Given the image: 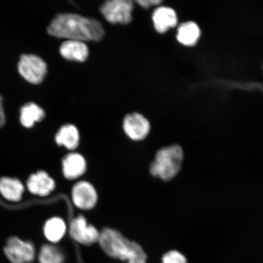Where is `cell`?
Instances as JSON below:
<instances>
[{
	"instance_id": "1",
	"label": "cell",
	"mask_w": 263,
	"mask_h": 263,
	"mask_svg": "<svg viewBox=\"0 0 263 263\" xmlns=\"http://www.w3.org/2000/svg\"><path fill=\"white\" fill-rule=\"evenodd\" d=\"M48 32L55 37L84 42L100 41L105 35L103 25L96 19L71 13L55 16Z\"/></svg>"
},
{
	"instance_id": "2",
	"label": "cell",
	"mask_w": 263,
	"mask_h": 263,
	"mask_svg": "<svg viewBox=\"0 0 263 263\" xmlns=\"http://www.w3.org/2000/svg\"><path fill=\"white\" fill-rule=\"evenodd\" d=\"M98 243L111 258L127 263H146L147 256L143 248L117 230L104 229L101 232Z\"/></svg>"
},
{
	"instance_id": "3",
	"label": "cell",
	"mask_w": 263,
	"mask_h": 263,
	"mask_svg": "<svg viewBox=\"0 0 263 263\" xmlns=\"http://www.w3.org/2000/svg\"><path fill=\"white\" fill-rule=\"evenodd\" d=\"M184 153L177 144L164 147L157 151L150 166V173L154 177L164 181L172 180L182 167Z\"/></svg>"
},
{
	"instance_id": "4",
	"label": "cell",
	"mask_w": 263,
	"mask_h": 263,
	"mask_svg": "<svg viewBox=\"0 0 263 263\" xmlns=\"http://www.w3.org/2000/svg\"><path fill=\"white\" fill-rule=\"evenodd\" d=\"M133 9L129 0H110L101 5L100 11L110 24L127 25L133 21Z\"/></svg>"
},
{
	"instance_id": "5",
	"label": "cell",
	"mask_w": 263,
	"mask_h": 263,
	"mask_svg": "<svg viewBox=\"0 0 263 263\" xmlns=\"http://www.w3.org/2000/svg\"><path fill=\"white\" fill-rule=\"evenodd\" d=\"M20 74L30 83L39 84L47 73V66L43 59L34 54H23L18 64Z\"/></svg>"
},
{
	"instance_id": "6",
	"label": "cell",
	"mask_w": 263,
	"mask_h": 263,
	"mask_svg": "<svg viewBox=\"0 0 263 263\" xmlns=\"http://www.w3.org/2000/svg\"><path fill=\"white\" fill-rule=\"evenodd\" d=\"M72 239L79 244L90 246L98 242L101 232L88 223L84 216L80 215L72 220L69 226Z\"/></svg>"
},
{
	"instance_id": "7",
	"label": "cell",
	"mask_w": 263,
	"mask_h": 263,
	"mask_svg": "<svg viewBox=\"0 0 263 263\" xmlns=\"http://www.w3.org/2000/svg\"><path fill=\"white\" fill-rule=\"evenodd\" d=\"M71 199L77 208L90 210L98 202V193L94 186L85 180L76 183L71 190Z\"/></svg>"
},
{
	"instance_id": "8",
	"label": "cell",
	"mask_w": 263,
	"mask_h": 263,
	"mask_svg": "<svg viewBox=\"0 0 263 263\" xmlns=\"http://www.w3.org/2000/svg\"><path fill=\"white\" fill-rule=\"evenodd\" d=\"M5 253L12 263H30L35 257V249L32 243L16 237L9 239Z\"/></svg>"
},
{
	"instance_id": "9",
	"label": "cell",
	"mask_w": 263,
	"mask_h": 263,
	"mask_svg": "<svg viewBox=\"0 0 263 263\" xmlns=\"http://www.w3.org/2000/svg\"><path fill=\"white\" fill-rule=\"evenodd\" d=\"M123 126L125 134L134 141L146 139L151 130L149 121L143 115L137 112L127 115Z\"/></svg>"
},
{
	"instance_id": "10",
	"label": "cell",
	"mask_w": 263,
	"mask_h": 263,
	"mask_svg": "<svg viewBox=\"0 0 263 263\" xmlns=\"http://www.w3.org/2000/svg\"><path fill=\"white\" fill-rule=\"evenodd\" d=\"M62 167L65 178L68 180L78 179L86 172L87 162L81 154L71 152L64 157Z\"/></svg>"
},
{
	"instance_id": "11",
	"label": "cell",
	"mask_w": 263,
	"mask_h": 263,
	"mask_svg": "<svg viewBox=\"0 0 263 263\" xmlns=\"http://www.w3.org/2000/svg\"><path fill=\"white\" fill-rule=\"evenodd\" d=\"M27 186L29 192L34 195L45 196L55 189V182L49 174L45 172H39L29 177Z\"/></svg>"
},
{
	"instance_id": "12",
	"label": "cell",
	"mask_w": 263,
	"mask_h": 263,
	"mask_svg": "<svg viewBox=\"0 0 263 263\" xmlns=\"http://www.w3.org/2000/svg\"><path fill=\"white\" fill-rule=\"evenodd\" d=\"M59 51L62 57L68 61L84 62L87 60L89 50L85 42L67 40L62 43Z\"/></svg>"
},
{
	"instance_id": "13",
	"label": "cell",
	"mask_w": 263,
	"mask_h": 263,
	"mask_svg": "<svg viewBox=\"0 0 263 263\" xmlns=\"http://www.w3.org/2000/svg\"><path fill=\"white\" fill-rule=\"evenodd\" d=\"M154 28L159 33L166 32L177 24V17L174 10L166 6H161L155 10L153 14Z\"/></svg>"
},
{
	"instance_id": "14",
	"label": "cell",
	"mask_w": 263,
	"mask_h": 263,
	"mask_svg": "<svg viewBox=\"0 0 263 263\" xmlns=\"http://www.w3.org/2000/svg\"><path fill=\"white\" fill-rule=\"evenodd\" d=\"M55 140L58 145L73 151L77 149L80 144V133L74 125L65 124L58 130L55 135Z\"/></svg>"
},
{
	"instance_id": "15",
	"label": "cell",
	"mask_w": 263,
	"mask_h": 263,
	"mask_svg": "<svg viewBox=\"0 0 263 263\" xmlns=\"http://www.w3.org/2000/svg\"><path fill=\"white\" fill-rule=\"evenodd\" d=\"M67 226L63 219L54 217L48 220L44 226L45 237L51 243H57L64 237Z\"/></svg>"
},
{
	"instance_id": "16",
	"label": "cell",
	"mask_w": 263,
	"mask_h": 263,
	"mask_svg": "<svg viewBox=\"0 0 263 263\" xmlns=\"http://www.w3.org/2000/svg\"><path fill=\"white\" fill-rule=\"evenodd\" d=\"M24 191V185L17 179L4 177L0 180V192L6 199L18 201L21 200Z\"/></svg>"
},
{
	"instance_id": "17",
	"label": "cell",
	"mask_w": 263,
	"mask_h": 263,
	"mask_svg": "<svg viewBox=\"0 0 263 263\" xmlns=\"http://www.w3.org/2000/svg\"><path fill=\"white\" fill-rule=\"evenodd\" d=\"M45 117V111L34 103L24 105L21 110V121L23 126L31 127L36 122H40Z\"/></svg>"
},
{
	"instance_id": "18",
	"label": "cell",
	"mask_w": 263,
	"mask_h": 263,
	"mask_svg": "<svg viewBox=\"0 0 263 263\" xmlns=\"http://www.w3.org/2000/svg\"><path fill=\"white\" fill-rule=\"evenodd\" d=\"M200 35L199 26L195 22H188L179 26L177 39L183 45L192 46L196 44Z\"/></svg>"
},
{
	"instance_id": "19",
	"label": "cell",
	"mask_w": 263,
	"mask_h": 263,
	"mask_svg": "<svg viewBox=\"0 0 263 263\" xmlns=\"http://www.w3.org/2000/svg\"><path fill=\"white\" fill-rule=\"evenodd\" d=\"M64 255L58 247L51 245L42 246L39 255L41 263H64Z\"/></svg>"
},
{
	"instance_id": "20",
	"label": "cell",
	"mask_w": 263,
	"mask_h": 263,
	"mask_svg": "<svg viewBox=\"0 0 263 263\" xmlns=\"http://www.w3.org/2000/svg\"><path fill=\"white\" fill-rule=\"evenodd\" d=\"M161 263H189V261L183 253L177 250H171L162 256Z\"/></svg>"
},
{
	"instance_id": "21",
	"label": "cell",
	"mask_w": 263,
	"mask_h": 263,
	"mask_svg": "<svg viewBox=\"0 0 263 263\" xmlns=\"http://www.w3.org/2000/svg\"><path fill=\"white\" fill-rule=\"evenodd\" d=\"M137 3L141 7L148 9L152 7V6L159 5L162 3V1H160V0H140V1H137Z\"/></svg>"
},
{
	"instance_id": "22",
	"label": "cell",
	"mask_w": 263,
	"mask_h": 263,
	"mask_svg": "<svg viewBox=\"0 0 263 263\" xmlns=\"http://www.w3.org/2000/svg\"><path fill=\"white\" fill-rule=\"evenodd\" d=\"M6 121V117L4 108L3 106V98L0 95V127L4 126Z\"/></svg>"
}]
</instances>
